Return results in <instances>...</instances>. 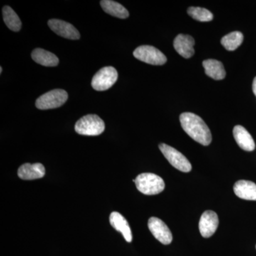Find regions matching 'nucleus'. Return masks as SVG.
Listing matches in <instances>:
<instances>
[{
    "label": "nucleus",
    "mask_w": 256,
    "mask_h": 256,
    "mask_svg": "<svg viewBox=\"0 0 256 256\" xmlns=\"http://www.w3.org/2000/svg\"><path fill=\"white\" fill-rule=\"evenodd\" d=\"M148 228L154 238L164 245H168L172 242V234L168 226L160 218L151 217L148 220Z\"/></svg>",
    "instance_id": "8"
},
{
    "label": "nucleus",
    "mask_w": 256,
    "mask_h": 256,
    "mask_svg": "<svg viewBox=\"0 0 256 256\" xmlns=\"http://www.w3.org/2000/svg\"><path fill=\"white\" fill-rule=\"evenodd\" d=\"M188 13L194 20L204 22L212 21L214 18L213 14L205 8L192 6L188 8Z\"/></svg>",
    "instance_id": "21"
},
{
    "label": "nucleus",
    "mask_w": 256,
    "mask_h": 256,
    "mask_svg": "<svg viewBox=\"0 0 256 256\" xmlns=\"http://www.w3.org/2000/svg\"><path fill=\"white\" fill-rule=\"evenodd\" d=\"M110 223L116 230L122 234L126 242H132V235L130 227L124 216L118 212H112L110 216Z\"/></svg>",
    "instance_id": "15"
},
{
    "label": "nucleus",
    "mask_w": 256,
    "mask_h": 256,
    "mask_svg": "<svg viewBox=\"0 0 256 256\" xmlns=\"http://www.w3.org/2000/svg\"><path fill=\"white\" fill-rule=\"evenodd\" d=\"M182 127L188 136L204 146H210L212 142V133L210 128L197 114L192 112H184L180 117Z\"/></svg>",
    "instance_id": "1"
},
{
    "label": "nucleus",
    "mask_w": 256,
    "mask_h": 256,
    "mask_svg": "<svg viewBox=\"0 0 256 256\" xmlns=\"http://www.w3.org/2000/svg\"><path fill=\"white\" fill-rule=\"evenodd\" d=\"M244 41V35L240 32H233L222 38V44L228 50H234L242 45Z\"/></svg>",
    "instance_id": "20"
},
{
    "label": "nucleus",
    "mask_w": 256,
    "mask_h": 256,
    "mask_svg": "<svg viewBox=\"0 0 256 256\" xmlns=\"http://www.w3.org/2000/svg\"><path fill=\"white\" fill-rule=\"evenodd\" d=\"M118 74L112 66L104 67L99 70L92 79V88L98 92H104L110 88L117 82Z\"/></svg>",
    "instance_id": "5"
},
{
    "label": "nucleus",
    "mask_w": 256,
    "mask_h": 256,
    "mask_svg": "<svg viewBox=\"0 0 256 256\" xmlns=\"http://www.w3.org/2000/svg\"><path fill=\"white\" fill-rule=\"evenodd\" d=\"M102 10L111 16L120 18H126L129 16V12L122 4L112 0H102L100 2Z\"/></svg>",
    "instance_id": "18"
},
{
    "label": "nucleus",
    "mask_w": 256,
    "mask_h": 256,
    "mask_svg": "<svg viewBox=\"0 0 256 256\" xmlns=\"http://www.w3.org/2000/svg\"><path fill=\"white\" fill-rule=\"evenodd\" d=\"M133 56L138 60L151 65H163L166 62V57L156 47L144 45L138 47Z\"/></svg>",
    "instance_id": "7"
},
{
    "label": "nucleus",
    "mask_w": 256,
    "mask_h": 256,
    "mask_svg": "<svg viewBox=\"0 0 256 256\" xmlns=\"http://www.w3.org/2000/svg\"><path fill=\"white\" fill-rule=\"evenodd\" d=\"M252 92L256 96V77L254 78V82H252Z\"/></svg>",
    "instance_id": "22"
},
{
    "label": "nucleus",
    "mask_w": 256,
    "mask_h": 256,
    "mask_svg": "<svg viewBox=\"0 0 256 256\" xmlns=\"http://www.w3.org/2000/svg\"><path fill=\"white\" fill-rule=\"evenodd\" d=\"M202 64L208 76L214 80H222L225 78L226 74L222 62L215 60H204Z\"/></svg>",
    "instance_id": "17"
},
{
    "label": "nucleus",
    "mask_w": 256,
    "mask_h": 256,
    "mask_svg": "<svg viewBox=\"0 0 256 256\" xmlns=\"http://www.w3.org/2000/svg\"><path fill=\"white\" fill-rule=\"evenodd\" d=\"M45 175V168L40 163L22 165L18 170V178L24 180H33L44 178Z\"/></svg>",
    "instance_id": "12"
},
{
    "label": "nucleus",
    "mask_w": 256,
    "mask_h": 256,
    "mask_svg": "<svg viewBox=\"0 0 256 256\" xmlns=\"http://www.w3.org/2000/svg\"><path fill=\"white\" fill-rule=\"evenodd\" d=\"M2 67H1V68H0V74H2Z\"/></svg>",
    "instance_id": "23"
},
{
    "label": "nucleus",
    "mask_w": 256,
    "mask_h": 256,
    "mask_svg": "<svg viewBox=\"0 0 256 256\" xmlns=\"http://www.w3.org/2000/svg\"><path fill=\"white\" fill-rule=\"evenodd\" d=\"M104 120L97 114H87L75 124L76 132L82 136H97L105 130Z\"/></svg>",
    "instance_id": "3"
},
{
    "label": "nucleus",
    "mask_w": 256,
    "mask_h": 256,
    "mask_svg": "<svg viewBox=\"0 0 256 256\" xmlns=\"http://www.w3.org/2000/svg\"><path fill=\"white\" fill-rule=\"evenodd\" d=\"M218 217L213 210H206L200 218L198 228L204 238H210L214 234L218 226Z\"/></svg>",
    "instance_id": "9"
},
{
    "label": "nucleus",
    "mask_w": 256,
    "mask_h": 256,
    "mask_svg": "<svg viewBox=\"0 0 256 256\" xmlns=\"http://www.w3.org/2000/svg\"><path fill=\"white\" fill-rule=\"evenodd\" d=\"M48 25L50 30L58 36L68 40H76L80 38V33L73 25L63 20L52 18L48 20Z\"/></svg>",
    "instance_id": "10"
},
{
    "label": "nucleus",
    "mask_w": 256,
    "mask_h": 256,
    "mask_svg": "<svg viewBox=\"0 0 256 256\" xmlns=\"http://www.w3.org/2000/svg\"><path fill=\"white\" fill-rule=\"evenodd\" d=\"M3 20L6 26L13 32H18L22 28V22L16 12L9 6L2 9Z\"/></svg>",
    "instance_id": "19"
},
{
    "label": "nucleus",
    "mask_w": 256,
    "mask_h": 256,
    "mask_svg": "<svg viewBox=\"0 0 256 256\" xmlns=\"http://www.w3.org/2000/svg\"><path fill=\"white\" fill-rule=\"evenodd\" d=\"M32 57L36 63L44 66H56L60 63V60L56 56L42 48H35L32 52Z\"/></svg>",
    "instance_id": "16"
},
{
    "label": "nucleus",
    "mask_w": 256,
    "mask_h": 256,
    "mask_svg": "<svg viewBox=\"0 0 256 256\" xmlns=\"http://www.w3.org/2000/svg\"></svg>",
    "instance_id": "24"
},
{
    "label": "nucleus",
    "mask_w": 256,
    "mask_h": 256,
    "mask_svg": "<svg viewBox=\"0 0 256 256\" xmlns=\"http://www.w3.org/2000/svg\"><path fill=\"white\" fill-rule=\"evenodd\" d=\"M235 194L240 198L256 201V184L247 180H239L234 186Z\"/></svg>",
    "instance_id": "13"
},
{
    "label": "nucleus",
    "mask_w": 256,
    "mask_h": 256,
    "mask_svg": "<svg viewBox=\"0 0 256 256\" xmlns=\"http://www.w3.org/2000/svg\"><path fill=\"white\" fill-rule=\"evenodd\" d=\"M194 40L188 34H178L175 38L174 47L178 54L185 58H190L194 54Z\"/></svg>",
    "instance_id": "11"
},
{
    "label": "nucleus",
    "mask_w": 256,
    "mask_h": 256,
    "mask_svg": "<svg viewBox=\"0 0 256 256\" xmlns=\"http://www.w3.org/2000/svg\"><path fill=\"white\" fill-rule=\"evenodd\" d=\"M133 182L136 183L138 190L146 195L158 194L165 188L164 180L158 175L152 173L139 174Z\"/></svg>",
    "instance_id": "2"
},
{
    "label": "nucleus",
    "mask_w": 256,
    "mask_h": 256,
    "mask_svg": "<svg viewBox=\"0 0 256 256\" xmlns=\"http://www.w3.org/2000/svg\"><path fill=\"white\" fill-rule=\"evenodd\" d=\"M68 94L62 89H55L40 96L36 101V107L40 110L60 108L66 102Z\"/></svg>",
    "instance_id": "4"
},
{
    "label": "nucleus",
    "mask_w": 256,
    "mask_h": 256,
    "mask_svg": "<svg viewBox=\"0 0 256 256\" xmlns=\"http://www.w3.org/2000/svg\"><path fill=\"white\" fill-rule=\"evenodd\" d=\"M234 137L236 142L244 150L254 151L256 148L255 142L250 133L242 126H236L234 128Z\"/></svg>",
    "instance_id": "14"
},
{
    "label": "nucleus",
    "mask_w": 256,
    "mask_h": 256,
    "mask_svg": "<svg viewBox=\"0 0 256 256\" xmlns=\"http://www.w3.org/2000/svg\"><path fill=\"white\" fill-rule=\"evenodd\" d=\"M159 148L162 153L164 154L165 158L176 170H180L183 172H190L191 171L192 169L191 163L180 152L164 143L160 144Z\"/></svg>",
    "instance_id": "6"
}]
</instances>
